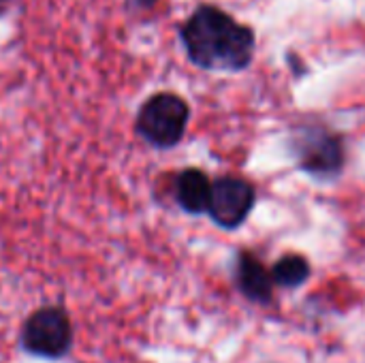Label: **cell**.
Here are the masks:
<instances>
[{
	"label": "cell",
	"mask_w": 365,
	"mask_h": 363,
	"mask_svg": "<svg viewBox=\"0 0 365 363\" xmlns=\"http://www.w3.org/2000/svg\"><path fill=\"white\" fill-rule=\"evenodd\" d=\"M188 58L203 68L240 71L255 51V34L248 26L214 6L197 9L180 30Z\"/></svg>",
	"instance_id": "obj_1"
},
{
	"label": "cell",
	"mask_w": 365,
	"mask_h": 363,
	"mask_svg": "<svg viewBox=\"0 0 365 363\" xmlns=\"http://www.w3.org/2000/svg\"><path fill=\"white\" fill-rule=\"evenodd\" d=\"M188 124V105L171 92L154 94L137 113V133L156 148L175 145Z\"/></svg>",
	"instance_id": "obj_2"
},
{
	"label": "cell",
	"mask_w": 365,
	"mask_h": 363,
	"mask_svg": "<svg viewBox=\"0 0 365 363\" xmlns=\"http://www.w3.org/2000/svg\"><path fill=\"white\" fill-rule=\"evenodd\" d=\"M73 344V325L66 310L45 306L32 312L21 329V347L43 359H62Z\"/></svg>",
	"instance_id": "obj_3"
},
{
	"label": "cell",
	"mask_w": 365,
	"mask_h": 363,
	"mask_svg": "<svg viewBox=\"0 0 365 363\" xmlns=\"http://www.w3.org/2000/svg\"><path fill=\"white\" fill-rule=\"evenodd\" d=\"M255 203V190L246 180L220 178L212 184L210 214L220 227H237L246 220Z\"/></svg>",
	"instance_id": "obj_4"
},
{
	"label": "cell",
	"mask_w": 365,
	"mask_h": 363,
	"mask_svg": "<svg viewBox=\"0 0 365 363\" xmlns=\"http://www.w3.org/2000/svg\"><path fill=\"white\" fill-rule=\"evenodd\" d=\"M178 201L186 212L201 214L210 210L212 201V182L199 169H186L178 178Z\"/></svg>",
	"instance_id": "obj_5"
},
{
	"label": "cell",
	"mask_w": 365,
	"mask_h": 363,
	"mask_svg": "<svg viewBox=\"0 0 365 363\" xmlns=\"http://www.w3.org/2000/svg\"><path fill=\"white\" fill-rule=\"evenodd\" d=\"M237 278H240V287L242 291L252 297V300H267L272 293V276L267 274V270L252 257V255H242L240 259V267H237Z\"/></svg>",
	"instance_id": "obj_6"
},
{
	"label": "cell",
	"mask_w": 365,
	"mask_h": 363,
	"mask_svg": "<svg viewBox=\"0 0 365 363\" xmlns=\"http://www.w3.org/2000/svg\"><path fill=\"white\" fill-rule=\"evenodd\" d=\"M306 167L312 171H334L342 163V150L338 141L323 139L321 143H312L306 150Z\"/></svg>",
	"instance_id": "obj_7"
},
{
	"label": "cell",
	"mask_w": 365,
	"mask_h": 363,
	"mask_svg": "<svg viewBox=\"0 0 365 363\" xmlns=\"http://www.w3.org/2000/svg\"><path fill=\"white\" fill-rule=\"evenodd\" d=\"M308 276H310V265L304 257L297 255H287L284 259H280L272 274V278L282 287H299L308 280Z\"/></svg>",
	"instance_id": "obj_8"
},
{
	"label": "cell",
	"mask_w": 365,
	"mask_h": 363,
	"mask_svg": "<svg viewBox=\"0 0 365 363\" xmlns=\"http://www.w3.org/2000/svg\"><path fill=\"white\" fill-rule=\"evenodd\" d=\"M128 2L137 9H152L158 0H128Z\"/></svg>",
	"instance_id": "obj_9"
},
{
	"label": "cell",
	"mask_w": 365,
	"mask_h": 363,
	"mask_svg": "<svg viewBox=\"0 0 365 363\" xmlns=\"http://www.w3.org/2000/svg\"><path fill=\"white\" fill-rule=\"evenodd\" d=\"M11 4H13V0H0V15H2Z\"/></svg>",
	"instance_id": "obj_10"
}]
</instances>
